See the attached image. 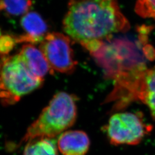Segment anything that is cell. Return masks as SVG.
I'll return each mask as SVG.
<instances>
[{
	"mask_svg": "<svg viewBox=\"0 0 155 155\" xmlns=\"http://www.w3.org/2000/svg\"><path fill=\"white\" fill-rule=\"evenodd\" d=\"M71 39L93 53L114 33L130 28L117 0H70L63 21Z\"/></svg>",
	"mask_w": 155,
	"mask_h": 155,
	"instance_id": "1",
	"label": "cell"
},
{
	"mask_svg": "<svg viewBox=\"0 0 155 155\" xmlns=\"http://www.w3.org/2000/svg\"><path fill=\"white\" fill-rule=\"evenodd\" d=\"M77 116L76 99L65 92L55 94L39 117L29 127L22 143L39 137L52 138L71 127Z\"/></svg>",
	"mask_w": 155,
	"mask_h": 155,
	"instance_id": "2",
	"label": "cell"
},
{
	"mask_svg": "<svg viewBox=\"0 0 155 155\" xmlns=\"http://www.w3.org/2000/svg\"><path fill=\"white\" fill-rule=\"evenodd\" d=\"M43 79L35 77L17 54L0 59V101L2 105L16 104L25 95L39 89Z\"/></svg>",
	"mask_w": 155,
	"mask_h": 155,
	"instance_id": "3",
	"label": "cell"
},
{
	"mask_svg": "<svg viewBox=\"0 0 155 155\" xmlns=\"http://www.w3.org/2000/svg\"><path fill=\"white\" fill-rule=\"evenodd\" d=\"M150 128L139 114L124 112L111 117L106 132L113 145H135L141 143L150 130Z\"/></svg>",
	"mask_w": 155,
	"mask_h": 155,
	"instance_id": "4",
	"label": "cell"
},
{
	"mask_svg": "<svg viewBox=\"0 0 155 155\" xmlns=\"http://www.w3.org/2000/svg\"><path fill=\"white\" fill-rule=\"evenodd\" d=\"M40 49L48 63L51 71L70 74L77 65L71 44V38L63 33H47Z\"/></svg>",
	"mask_w": 155,
	"mask_h": 155,
	"instance_id": "5",
	"label": "cell"
},
{
	"mask_svg": "<svg viewBox=\"0 0 155 155\" xmlns=\"http://www.w3.org/2000/svg\"><path fill=\"white\" fill-rule=\"evenodd\" d=\"M21 25L25 33L16 37L17 43H41L47 35V25L39 13L35 12H30L24 15L21 20Z\"/></svg>",
	"mask_w": 155,
	"mask_h": 155,
	"instance_id": "6",
	"label": "cell"
},
{
	"mask_svg": "<svg viewBox=\"0 0 155 155\" xmlns=\"http://www.w3.org/2000/svg\"><path fill=\"white\" fill-rule=\"evenodd\" d=\"M58 148L63 155H86L90 141L82 130H68L61 133L58 140Z\"/></svg>",
	"mask_w": 155,
	"mask_h": 155,
	"instance_id": "7",
	"label": "cell"
},
{
	"mask_svg": "<svg viewBox=\"0 0 155 155\" xmlns=\"http://www.w3.org/2000/svg\"><path fill=\"white\" fill-rule=\"evenodd\" d=\"M25 66L35 77L43 79L51 71L44 54L32 44L23 45L18 54Z\"/></svg>",
	"mask_w": 155,
	"mask_h": 155,
	"instance_id": "8",
	"label": "cell"
},
{
	"mask_svg": "<svg viewBox=\"0 0 155 155\" xmlns=\"http://www.w3.org/2000/svg\"><path fill=\"white\" fill-rule=\"evenodd\" d=\"M138 90L140 100L149 107L155 118V68L148 70L142 74Z\"/></svg>",
	"mask_w": 155,
	"mask_h": 155,
	"instance_id": "9",
	"label": "cell"
},
{
	"mask_svg": "<svg viewBox=\"0 0 155 155\" xmlns=\"http://www.w3.org/2000/svg\"><path fill=\"white\" fill-rule=\"evenodd\" d=\"M23 155H58L55 140L39 137L27 142Z\"/></svg>",
	"mask_w": 155,
	"mask_h": 155,
	"instance_id": "10",
	"label": "cell"
},
{
	"mask_svg": "<svg viewBox=\"0 0 155 155\" xmlns=\"http://www.w3.org/2000/svg\"><path fill=\"white\" fill-rule=\"evenodd\" d=\"M32 5L31 0H0V11L13 16L25 15Z\"/></svg>",
	"mask_w": 155,
	"mask_h": 155,
	"instance_id": "11",
	"label": "cell"
},
{
	"mask_svg": "<svg viewBox=\"0 0 155 155\" xmlns=\"http://www.w3.org/2000/svg\"><path fill=\"white\" fill-rule=\"evenodd\" d=\"M135 12L140 16L155 20V0H137Z\"/></svg>",
	"mask_w": 155,
	"mask_h": 155,
	"instance_id": "12",
	"label": "cell"
},
{
	"mask_svg": "<svg viewBox=\"0 0 155 155\" xmlns=\"http://www.w3.org/2000/svg\"><path fill=\"white\" fill-rule=\"evenodd\" d=\"M17 43L16 37L11 35H0V56H8Z\"/></svg>",
	"mask_w": 155,
	"mask_h": 155,
	"instance_id": "13",
	"label": "cell"
}]
</instances>
